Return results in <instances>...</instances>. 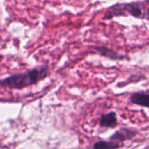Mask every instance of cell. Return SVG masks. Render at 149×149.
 <instances>
[{"label": "cell", "mask_w": 149, "mask_h": 149, "mask_svg": "<svg viewBox=\"0 0 149 149\" xmlns=\"http://www.w3.org/2000/svg\"><path fill=\"white\" fill-rule=\"evenodd\" d=\"M130 101L131 103L134 104L149 108V93H146L144 91L135 92L131 95Z\"/></svg>", "instance_id": "8992f818"}, {"label": "cell", "mask_w": 149, "mask_h": 149, "mask_svg": "<svg viewBox=\"0 0 149 149\" xmlns=\"http://www.w3.org/2000/svg\"><path fill=\"white\" fill-rule=\"evenodd\" d=\"M121 16H132L135 19L149 20V0L114 5L106 11L104 19H111Z\"/></svg>", "instance_id": "7a4b0ae2"}, {"label": "cell", "mask_w": 149, "mask_h": 149, "mask_svg": "<svg viewBox=\"0 0 149 149\" xmlns=\"http://www.w3.org/2000/svg\"><path fill=\"white\" fill-rule=\"evenodd\" d=\"M99 125L101 127L104 128H113L118 125L117 114L114 111H110L109 113L103 114L99 119Z\"/></svg>", "instance_id": "5b68a950"}, {"label": "cell", "mask_w": 149, "mask_h": 149, "mask_svg": "<svg viewBox=\"0 0 149 149\" xmlns=\"http://www.w3.org/2000/svg\"><path fill=\"white\" fill-rule=\"evenodd\" d=\"M123 145L119 142L116 141H105V140H100L94 144L93 148L94 149H118Z\"/></svg>", "instance_id": "52a82bcc"}, {"label": "cell", "mask_w": 149, "mask_h": 149, "mask_svg": "<svg viewBox=\"0 0 149 149\" xmlns=\"http://www.w3.org/2000/svg\"><path fill=\"white\" fill-rule=\"evenodd\" d=\"M138 134V131L134 129H127V128H122L118 131H116L111 137L110 139L116 142H125L126 140H130L133 139Z\"/></svg>", "instance_id": "3957f363"}, {"label": "cell", "mask_w": 149, "mask_h": 149, "mask_svg": "<svg viewBox=\"0 0 149 149\" xmlns=\"http://www.w3.org/2000/svg\"><path fill=\"white\" fill-rule=\"evenodd\" d=\"M92 51L99 54L102 56L110 58L111 60H125V59H128V56L120 54L117 53L116 51H114L112 49H110V48H108L106 47H101V46L93 47Z\"/></svg>", "instance_id": "277c9868"}, {"label": "cell", "mask_w": 149, "mask_h": 149, "mask_svg": "<svg viewBox=\"0 0 149 149\" xmlns=\"http://www.w3.org/2000/svg\"><path fill=\"white\" fill-rule=\"evenodd\" d=\"M49 74L48 65H41L23 73H18L0 79V87L12 90H21L35 85L44 80Z\"/></svg>", "instance_id": "6da1fadb"}]
</instances>
